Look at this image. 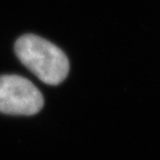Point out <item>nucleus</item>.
Listing matches in <instances>:
<instances>
[{"label":"nucleus","mask_w":160,"mask_h":160,"mask_svg":"<svg viewBox=\"0 0 160 160\" xmlns=\"http://www.w3.org/2000/svg\"><path fill=\"white\" fill-rule=\"evenodd\" d=\"M15 50L20 62L47 84L61 83L70 71L65 53L42 37L33 34L21 36L16 42Z\"/></svg>","instance_id":"nucleus-1"},{"label":"nucleus","mask_w":160,"mask_h":160,"mask_svg":"<svg viewBox=\"0 0 160 160\" xmlns=\"http://www.w3.org/2000/svg\"><path fill=\"white\" fill-rule=\"evenodd\" d=\"M43 106V98L28 79L16 75L0 76V112L9 115H34Z\"/></svg>","instance_id":"nucleus-2"}]
</instances>
